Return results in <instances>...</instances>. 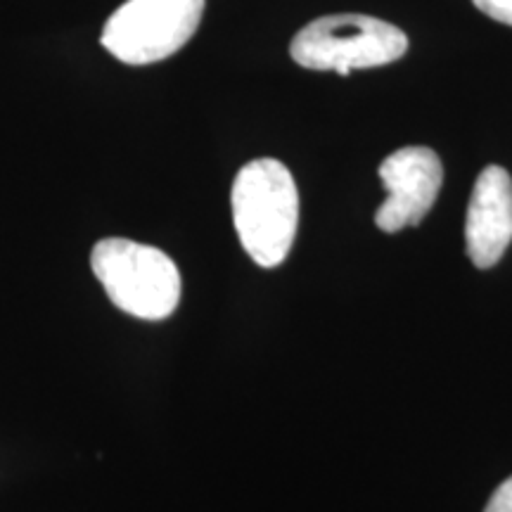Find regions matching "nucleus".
Returning <instances> with one entry per match:
<instances>
[{"label":"nucleus","instance_id":"obj_8","mask_svg":"<svg viewBox=\"0 0 512 512\" xmlns=\"http://www.w3.org/2000/svg\"><path fill=\"white\" fill-rule=\"evenodd\" d=\"M484 512H512V477L494 491V496L489 498Z\"/></svg>","mask_w":512,"mask_h":512},{"label":"nucleus","instance_id":"obj_1","mask_svg":"<svg viewBox=\"0 0 512 512\" xmlns=\"http://www.w3.org/2000/svg\"><path fill=\"white\" fill-rule=\"evenodd\" d=\"M230 204L238 238L254 264H283L299 226V192L290 169L278 159L245 164L233 183Z\"/></svg>","mask_w":512,"mask_h":512},{"label":"nucleus","instance_id":"obj_2","mask_svg":"<svg viewBox=\"0 0 512 512\" xmlns=\"http://www.w3.org/2000/svg\"><path fill=\"white\" fill-rule=\"evenodd\" d=\"M91 266L112 304L128 316L164 320L181 302V273L162 249L107 238L93 247Z\"/></svg>","mask_w":512,"mask_h":512},{"label":"nucleus","instance_id":"obj_4","mask_svg":"<svg viewBox=\"0 0 512 512\" xmlns=\"http://www.w3.org/2000/svg\"><path fill=\"white\" fill-rule=\"evenodd\" d=\"M207 0H126L102 29L100 43L126 64H152L195 36Z\"/></svg>","mask_w":512,"mask_h":512},{"label":"nucleus","instance_id":"obj_7","mask_svg":"<svg viewBox=\"0 0 512 512\" xmlns=\"http://www.w3.org/2000/svg\"><path fill=\"white\" fill-rule=\"evenodd\" d=\"M477 10H482L486 17L512 27V0H472Z\"/></svg>","mask_w":512,"mask_h":512},{"label":"nucleus","instance_id":"obj_6","mask_svg":"<svg viewBox=\"0 0 512 512\" xmlns=\"http://www.w3.org/2000/svg\"><path fill=\"white\" fill-rule=\"evenodd\" d=\"M512 242V178L503 166H486L472 188L465 219L467 256L477 268H491Z\"/></svg>","mask_w":512,"mask_h":512},{"label":"nucleus","instance_id":"obj_5","mask_svg":"<svg viewBox=\"0 0 512 512\" xmlns=\"http://www.w3.org/2000/svg\"><path fill=\"white\" fill-rule=\"evenodd\" d=\"M387 200L375 214L377 228L384 233H399L408 226H418L437 202L444 166L430 147L411 145L389 155L377 169Z\"/></svg>","mask_w":512,"mask_h":512},{"label":"nucleus","instance_id":"obj_3","mask_svg":"<svg viewBox=\"0 0 512 512\" xmlns=\"http://www.w3.org/2000/svg\"><path fill=\"white\" fill-rule=\"evenodd\" d=\"M408 38L399 27L370 15H328L313 19L290 43L292 60L313 72L349 76L401 60Z\"/></svg>","mask_w":512,"mask_h":512}]
</instances>
